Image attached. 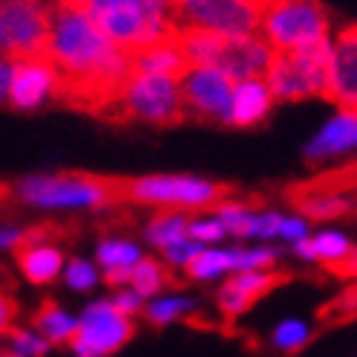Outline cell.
I'll use <instances>...</instances> for the list:
<instances>
[{
    "label": "cell",
    "instance_id": "obj_38",
    "mask_svg": "<svg viewBox=\"0 0 357 357\" xmlns=\"http://www.w3.org/2000/svg\"><path fill=\"white\" fill-rule=\"evenodd\" d=\"M0 357H24V354H17V351H0Z\"/></svg>",
    "mask_w": 357,
    "mask_h": 357
},
{
    "label": "cell",
    "instance_id": "obj_32",
    "mask_svg": "<svg viewBox=\"0 0 357 357\" xmlns=\"http://www.w3.org/2000/svg\"><path fill=\"white\" fill-rule=\"evenodd\" d=\"M142 299H146V296H139L134 288H116V296L111 302L122 314L137 317V314H142V308H146V302H142Z\"/></svg>",
    "mask_w": 357,
    "mask_h": 357
},
{
    "label": "cell",
    "instance_id": "obj_27",
    "mask_svg": "<svg viewBox=\"0 0 357 357\" xmlns=\"http://www.w3.org/2000/svg\"><path fill=\"white\" fill-rule=\"evenodd\" d=\"M9 340H12V349L24 357H44L50 351V340H44L41 334L26 331V328H12Z\"/></svg>",
    "mask_w": 357,
    "mask_h": 357
},
{
    "label": "cell",
    "instance_id": "obj_7",
    "mask_svg": "<svg viewBox=\"0 0 357 357\" xmlns=\"http://www.w3.org/2000/svg\"><path fill=\"white\" fill-rule=\"evenodd\" d=\"M52 6L44 0H6L0 6V56L9 61L47 56Z\"/></svg>",
    "mask_w": 357,
    "mask_h": 357
},
{
    "label": "cell",
    "instance_id": "obj_13",
    "mask_svg": "<svg viewBox=\"0 0 357 357\" xmlns=\"http://www.w3.org/2000/svg\"><path fill=\"white\" fill-rule=\"evenodd\" d=\"M294 253L305 261L323 264L331 276L340 279H357V244H351L343 233H317L308 238L294 241Z\"/></svg>",
    "mask_w": 357,
    "mask_h": 357
},
{
    "label": "cell",
    "instance_id": "obj_1",
    "mask_svg": "<svg viewBox=\"0 0 357 357\" xmlns=\"http://www.w3.org/2000/svg\"><path fill=\"white\" fill-rule=\"evenodd\" d=\"M116 204H139L160 209H209L229 198L233 186L195 174H142L114 177Z\"/></svg>",
    "mask_w": 357,
    "mask_h": 357
},
{
    "label": "cell",
    "instance_id": "obj_18",
    "mask_svg": "<svg viewBox=\"0 0 357 357\" xmlns=\"http://www.w3.org/2000/svg\"><path fill=\"white\" fill-rule=\"evenodd\" d=\"M15 259L24 279L32 284H50L64 271V253L50 241H21L15 247Z\"/></svg>",
    "mask_w": 357,
    "mask_h": 357
},
{
    "label": "cell",
    "instance_id": "obj_39",
    "mask_svg": "<svg viewBox=\"0 0 357 357\" xmlns=\"http://www.w3.org/2000/svg\"><path fill=\"white\" fill-rule=\"evenodd\" d=\"M3 3H6V0H0V6H3Z\"/></svg>",
    "mask_w": 357,
    "mask_h": 357
},
{
    "label": "cell",
    "instance_id": "obj_16",
    "mask_svg": "<svg viewBox=\"0 0 357 357\" xmlns=\"http://www.w3.org/2000/svg\"><path fill=\"white\" fill-rule=\"evenodd\" d=\"M354 151H357V111H340L319 128V134L305 146L302 157L311 166H323L328 160L346 157Z\"/></svg>",
    "mask_w": 357,
    "mask_h": 357
},
{
    "label": "cell",
    "instance_id": "obj_37",
    "mask_svg": "<svg viewBox=\"0 0 357 357\" xmlns=\"http://www.w3.org/2000/svg\"><path fill=\"white\" fill-rule=\"evenodd\" d=\"M59 6H67V9H87L91 6V0H56Z\"/></svg>",
    "mask_w": 357,
    "mask_h": 357
},
{
    "label": "cell",
    "instance_id": "obj_35",
    "mask_svg": "<svg viewBox=\"0 0 357 357\" xmlns=\"http://www.w3.org/2000/svg\"><path fill=\"white\" fill-rule=\"evenodd\" d=\"M26 229H17V227H0V250H15L17 244L24 241Z\"/></svg>",
    "mask_w": 357,
    "mask_h": 357
},
{
    "label": "cell",
    "instance_id": "obj_6",
    "mask_svg": "<svg viewBox=\"0 0 357 357\" xmlns=\"http://www.w3.org/2000/svg\"><path fill=\"white\" fill-rule=\"evenodd\" d=\"M328 12L319 0H271L261 17V35L279 52H296L331 38Z\"/></svg>",
    "mask_w": 357,
    "mask_h": 357
},
{
    "label": "cell",
    "instance_id": "obj_33",
    "mask_svg": "<svg viewBox=\"0 0 357 357\" xmlns=\"http://www.w3.org/2000/svg\"><path fill=\"white\" fill-rule=\"evenodd\" d=\"M17 314H21V305H17V299L9 296V294H0V337L12 334Z\"/></svg>",
    "mask_w": 357,
    "mask_h": 357
},
{
    "label": "cell",
    "instance_id": "obj_29",
    "mask_svg": "<svg viewBox=\"0 0 357 357\" xmlns=\"http://www.w3.org/2000/svg\"><path fill=\"white\" fill-rule=\"evenodd\" d=\"M224 236H229V233H227V227L221 224L218 215L215 218H192L189 221V238L201 241V244H215Z\"/></svg>",
    "mask_w": 357,
    "mask_h": 357
},
{
    "label": "cell",
    "instance_id": "obj_28",
    "mask_svg": "<svg viewBox=\"0 0 357 357\" xmlns=\"http://www.w3.org/2000/svg\"><path fill=\"white\" fill-rule=\"evenodd\" d=\"M64 279H67V284H70L73 291H91L99 276H96V271H93L91 261H84V259H70L67 267H64Z\"/></svg>",
    "mask_w": 357,
    "mask_h": 357
},
{
    "label": "cell",
    "instance_id": "obj_22",
    "mask_svg": "<svg viewBox=\"0 0 357 357\" xmlns=\"http://www.w3.org/2000/svg\"><path fill=\"white\" fill-rule=\"evenodd\" d=\"M189 221H192V218L186 215V212H181V209H166V212H160V215H154V218L149 221L146 238H149L154 247L166 250L169 244H174V241H181V238L189 236Z\"/></svg>",
    "mask_w": 357,
    "mask_h": 357
},
{
    "label": "cell",
    "instance_id": "obj_4",
    "mask_svg": "<svg viewBox=\"0 0 357 357\" xmlns=\"http://www.w3.org/2000/svg\"><path fill=\"white\" fill-rule=\"evenodd\" d=\"M271 0H172L174 29H204L224 38H244L261 29Z\"/></svg>",
    "mask_w": 357,
    "mask_h": 357
},
{
    "label": "cell",
    "instance_id": "obj_2",
    "mask_svg": "<svg viewBox=\"0 0 357 357\" xmlns=\"http://www.w3.org/2000/svg\"><path fill=\"white\" fill-rule=\"evenodd\" d=\"M276 102L331 99V38L296 52H279L264 73Z\"/></svg>",
    "mask_w": 357,
    "mask_h": 357
},
{
    "label": "cell",
    "instance_id": "obj_17",
    "mask_svg": "<svg viewBox=\"0 0 357 357\" xmlns=\"http://www.w3.org/2000/svg\"><path fill=\"white\" fill-rule=\"evenodd\" d=\"M273 91L264 79H244L236 82L233 91V111H229V125L233 128H253V125H261L273 108Z\"/></svg>",
    "mask_w": 357,
    "mask_h": 357
},
{
    "label": "cell",
    "instance_id": "obj_10",
    "mask_svg": "<svg viewBox=\"0 0 357 357\" xmlns=\"http://www.w3.org/2000/svg\"><path fill=\"white\" fill-rule=\"evenodd\" d=\"M61 93V70L50 56L12 61L9 105L15 111H38Z\"/></svg>",
    "mask_w": 357,
    "mask_h": 357
},
{
    "label": "cell",
    "instance_id": "obj_36",
    "mask_svg": "<svg viewBox=\"0 0 357 357\" xmlns=\"http://www.w3.org/2000/svg\"><path fill=\"white\" fill-rule=\"evenodd\" d=\"M9 82H12V61L0 56V105H9Z\"/></svg>",
    "mask_w": 357,
    "mask_h": 357
},
{
    "label": "cell",
    "instance_id": "obj_9",
    "mask_svg": "<svg viewBox=\"0 0 357 357\" xmlns=\"http://www.w3.org/2000/svg\"><path fill=\"white\" fill-rule=\"evenodd\" d=\"M233 91L236 82L229 79L221 67H204L189 64L181 76V96L186 116L229 125V111H233Z\"/></svg>",
    "mask_w": 357,
    "mask_h": 357
},
{
    "label": "cell",
    "instance_id": "obj_25",
    "mask_svg": "<svg viewBox=\"0 0 357 357\" xmlns=\"http://www.w3.org/2000/svg\"><path fill=\"white\" fill-rule=\"evenodd\" d=\"M198 305L192 299H183V296H166V299H157L146 308V317L151 326H169V323H177V319H189Z\"/></svg>",
    "mask_w": 357,
    "mask_h": 357
},
{
    "label": "cell",
    "instance_id": "obj_15",
    "mask_svg": "<svg viewBox=\"0 0 357 357\" xmlns=\"http://www.w3.org/2000/svg\"><path fill=\"white\" fill-rule=\"evenodd\" d=\"M331 102L340 111H357V24L331 38Z\"/></svg>",
    "mask_w": 357,
    "mask_h": 357
},
{
    "label": "cell",
    "instance_id": "obj_31",
    "mask_svg": "<svg viewBox=\"0 0 357 357\" xmlns=\"http://www.w3.org/2000/svg\"><path fill=\"white\" fill-rule=\"evenodd\" d=\"M204 250V244L201 241H195V238H181V241H174V244H169L166 250H163V256H166V264H174V267H186L195 256H198Z\"/></svg>",
    "mask_w": 357,
    "mask_h": 357
},
{
    "label": "cell",
    "instance_id": "obj_14",
    "mask_svg": "<svg viewBox=\"0 0 357 357\" xmlns=\"http://www.w3.org/2000/svg\"><path fill=\"white\" fill-rule=\"evenodd\" d=\"M273 56H276V50L264 35H244V38L224 41V50H221L215 67H221L233 82L264 79Z\"/></svg>",
    "mask_w": 357,
    "mask_h": 357
},
{
    "label": "cell",
    "instance_id": "obj_19",
    "mask_svg": "<svg viewBox=\"0 0 357 357\" xmlns=\"http://www.w3.org/2000/svg\"><path fill=\"white\" fill-rule=\"evenodd\" d=\"M131 59H134L137 73H157V76H174V79H181L189 67L183 50H181V41H177V32L134 50Z\"/></svg>",
    "mask_w": 357,
    "mask_h": 357
},
{
    "label": "cell",
    "instance_id": "obj_21",
    "mask_svg": "<svg viewBox=\"0 0 357 357\" xmlns=\"http://www.w3.org/2000/svg\"><path fill=\"white\" fill-rule=\"evenodd\" d=\"M186 276L195 282H209L218 279L224 273H238V250H215V247H204L186 267Z\"/></svg>",
    "mask_w": 357,
    "mask_h": 357
},
{
    "label": "cell",
    "instance_id": "obj_11",
    "mask_svg": "<svg viewBox=\"0 0 357 357\" xmlns=\"http://www.w3.org/2000/svg\"><path fill=\"white\" fill-rule=\"evenodd\" d=\"M351 186L337 183V177H317V181L299 183L288 192V198L296 212H302L308 221H334L343 218L354 209Z\"/></svg>",
    "mask_w": 357,
    "mask_h": 357
},
{
    "label": "cell",
    "instance_id": "obj_34",
    "mask_svg": "<svg viewBox=\"0 0 357 357\" xmlns=\"http://www.w3.org/2000/svg\"><path fill=\"white\" fill-rule=\"evenodd\" d=\"M279 238H284V241H299V238H308V218L284 215L282 229H279Z\"/></svg>",
    "mask_w": 357,
    "mask_h": 357
},
{
    "label": "cell",
    "instance_id": "obj_24",
    "mask_svg": "<svg viewBox=\"0 0 357 357\" xmlns=\"http://www.w3.org/2000/svg\"><path fill=\"white\" fill-rule=\"evenodd\" d=\"M96 256L105 271L108 267H134L142 259V250L128 238H105L96 247Z\"/></svg>",
    "mask_w": 357,
    "mask_h": 357
},
{
    "label": "cell",
    "instance_id": "obj_8",
    "mask_svg": "<svg viewBox=\"0 0 357 357\" xmlns=\"http://www.w3.org/2000/svg\"><path fill=\"white\" fill-rule=\"evenodd\" d=\"M134 331H137L134 319L122 314L111 299H102L84 308L79 319V331L70 340V349L79 357H108L128 343Z\"/></svg>",
    "mask_w": 357,
    "mask_h": 357
},
{
    "label": "cell",
    "instance_id": "obj_26",
    "mask_svg": "<svg viewBox=\"0 0 357 357\" xmlns=\"http://www.w3.org/2000/svg\"><path fill=\"white\" fill-rule=\"evenodd\" d=\"M311 337H314V331L302 323V319H284L273 331V346L284 354H296L311 343Z\"/></svg>",
    "mask_w": 357,
    "mask_h": 357
},
{
    "label": "cell",
    "instance_id": "obj_23",
    "mask_svg": "<svg viewBox=\"0 0 357 357\" xmlns=\"http://www.w3.org/2000/svg\"><path fill=\"white\" fill-rule=\"evenodd\" d=\"M174 279H172V271L169 264L157 261V259H149L142 256L137 264H134V273H131V288L139 294V296H154L163 288H169Z\"/></svg>",
    "mask_w": 357,
    "mask_h": 357
},
{
    "label": "cell",
    "instance_id": "obj_12",
    "mask_svg": "<svg viewBox=\"0 0 357 357\" xmlns=\"http://www.w3.org/2000/svg\"><path fill=\"white\" fill-rule=\"evenodd\" d=\"M288 282V273L279 271H241L233 273L218 291V311L227 319H236L247 314L259 299H264L271 291H276L279 284Z\"/></svg>",
    "mask_w": 357,
    "mask_h": 357
},
{
    "label": "cell",
    "instance_id": "obj_5",
    "mask_svg": "<svg viewBox=\"0 0 357 357\" xmlns=\"http://www.w3.org/2000/svg\"><path fill=\"white\" fill-rule=\"evenodd\" d=\"M108 116H116L122 122L137 119L146 125H177L181 119H186L181 79L157 76V73H137L134 70Z\"/></svg>",
    "mask_w": 357,
    "mask_h": 357
},
{
    "label": "cell",
    "instance_id": "obj_20",
    "mask_svg": "<svg viewBox=\"0 0 357 357\" xmlns=\"http://www.w3.org/2000/svg\"><path fill=\"white\" fill-rule=\"evenodd\" d=\"M32 326L38 331L44 340H50V346H61V343H70L79 331V319L70 317L59 302L52 299H44L38 311L32 314Z\"/></svg>",
    "mask_w": 357,
    "mask_h": 357
},
{
    "label": "cell",
    "instance_id": "obj_3",
    "mask_svg": "<svg viewBox=\"0 0 357 357\" xmlns=\"http://www.w3.org/2000/svg\"><path fill=\"white\" fill-rule=\"evenodd\" d=\"M15 195L35 209H99L116 204L114 177L96 174H29Z\"/></svg>",
    "mask_w": 357,
    "mask_h": 357
},
{
    "label": "cell",
    "instance_id": "obj_30",
    "mask_svg": "<svg viewBox=\"0 0 357 357\" xmlns=\"http://www.w3.org/2000/svg\"><path fill=\"white\" fill-rule=\"evenodd\" d=\"M279 253L271 247H256V250H238V273L241 271H273Z\"/></svg>",
    "mask_w": 357,
    "mask_h": 357
}]
</instances>
